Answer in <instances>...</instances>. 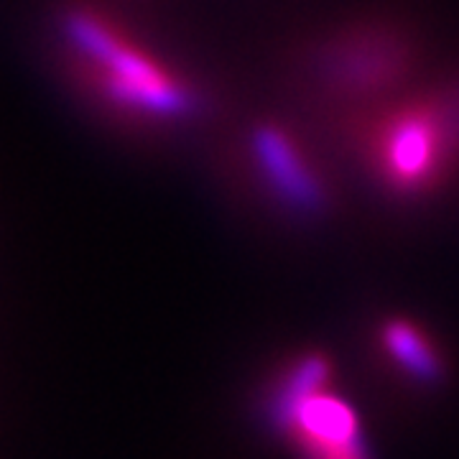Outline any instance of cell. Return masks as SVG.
<instances>
[{"label": "cell", "instance_id": "cell-3", "mask_svg": "<svg viewBox=\"0 0 459 459\" xmlns=\"http://www.w3.org/2000/svg\"><path fill=\"white\" fill-rule=\"evenodd\" d=\"M329 376L332 368L319 352L291 362L273 383L271 419L291 434L304 459H370L355 411L329 394Z\"/></svg>", "mask_w": 459, "mask_h": 459}, {"label": "cell", "instance_id": "cell-1", "mask_svg": "<svg viewBox=\"0 0 459 459\" xmlns=\"http://www.w3.org/2000/svg\"><path fill=\"white\" fill-rule=\"evenodd\" d=\"M65 44L84 82L120 115L141 123H179L195 113L197 95L189 82L95 8L66 13Z\"/></svg>", "mask_w": 459, "mask_h": 459}, {"label": "cell", "instance_id": "cell-4", "mask_svg": "<svg viewBox=\"0 0 459 459\" xmlns=\"http://www.w3.org/2000/svg\"><path fill=\"white\" fill-rule=\"evenodd\" d=\"M411 44L388 26L337 33L316 56V77L334 98L365 102L394 90L411 69Z\"/></svg>", "mask_w": 459, "mask_h": 459}, {"label": "cell", "instance_id": "cell-2", "mask_svg": "<svg viewBox=\"0 0 459 459\" xmlns=\"http://www.w3.org/2000/svg\"><path fill=\"white\" fill-rule=\"evenodd\" d=\"M355 141L388 192L429 195L459 164V82L370 113L358 126Z\"/></svg>", "mask_w": 459, "mask_h": 459}, {"label": "cell", "instance_id": "cell-5", "mask_svg": "<svg viewBox=\"0 0 459 459\" xmlns=\"http://www.w3.org/2000/svg\"><path fill=\"white\" fill-rule=\"evenodd\" d=\"M247 161L271 202L299 217L329 207V184L307 143L289 126L263 120L247 135Z\"/></svg>", "mask_w": 459, "mask_h": 459}, {"label": "cell", "instance_id": "cell-6", "mask_svg": "<svg viewBox=\"0 0 459 459\" xmlns=\"http://www.w3.org/2000/svg\"><path fill=\"white\" fill-rule=\"evenodd\" d=\"M380 344L388 358L413 380L437 383L444 373V362L434 340L424 327L411 319H388L380 327Z\"/></svg>", "mask_w": 459, "mask_h": 459}]
</instances>
